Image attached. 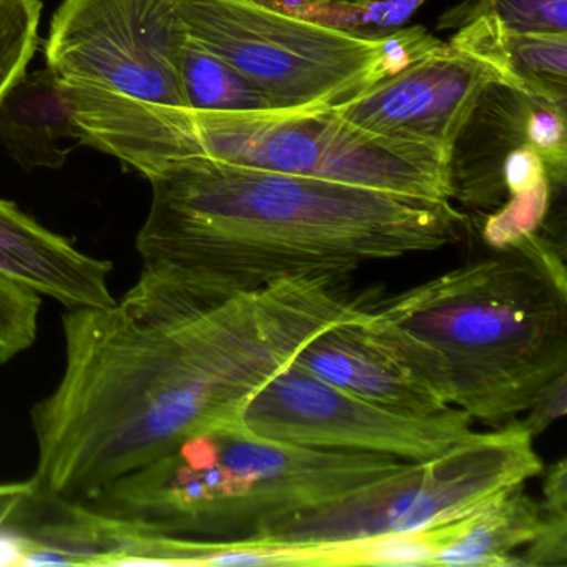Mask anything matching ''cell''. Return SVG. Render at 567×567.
<instances>
[{
    "mask_svg": "<svg viewBox=\"0 0 567 567\" xmlns=\"http://www.w3.org/2000/svg\"><path fill=\"white\" fill-rule=\"evenodd\" d=\"M540 523V504L526 493L524 484L509 487L470 516L444 524L434 564L519 566L513 553L533 543Z\"/></svg>",
    "mask_w": 567,
    "mask_h": 567,
    "instance_id": "16",
    "label": "cell"
},
{
    "mask_svg": "<svg viewBox=\"0 0 567 567\" xmlns=\"http://www.w3.org/2000/svg\"><path fill=\"white\" fill-rule=\"evenodd\" d=\"M89 144L145 178L188 158L451 200L450 154L354 127L331 107L208 112L101 92Z\"/></svg>",
    "mask_w": 567,
    "mask_h": 567,
    "instance_id": "4",
    "label": "cell"
},
{
    "mask_svg": "<svg viewBox=\"0 0 567 567\" xmlns=\"http://www.w3.org/2000/svg\"><path fill=\"white\" fill-rule=\"evenodd\" d=\"M540 473L533 434L523 423H511L473 433L437 456L406 463L331 503L270 520L247 540L313 553L421 533L470 516Z\"/></svg>",
    "mask_w": 567,
    "mask_h": 567,
    "instance_id": "7",
    "label": "cell"
},
{
    "mask_svg": "<svg viewBox=\"0 0 567 567\" xmlns=\"http://www.w3.org/2000/svg\"><path fill=\"white\" fill-rule=\"evenodd\" d=\"M566 270L544 238L471 261L383 300L363 327L446 406L513 420L567 374Z\"/></svg>",
    "mask_w": 567,
    "mask_h": 567,
    "instance_id": "3",
    "label": "cell"
},
{
    "mask_svg": "<svg viewBox=\"0 0 567 567\" xmlns=\"http://www.w3.org/2000/svg\"><path fill=\"white\" fill-rule=\"evenodd\" d=\"M187 41L175 0H64L45 58L64 81L187 107L181 79Z\"/></svg>",
    "mask_w": 567,
    "mask_h": 567,
    "instance_id": "9",
    "label": "cell"
},
{
    "mask_svg": "<svg viewBox=\"0 0 567 567\" xmlns=\"http://www.w3.org/2000/svg\"><path fill=\"white\" fill-rule=\"evenodd\" d=\"M360 308L313 334L291 363L331 386L391 410L423 414L447 410L398 354L363 327Z\"/></svg>",
    "mask_w": 567,
    "mask_h": 567,
    "instance_id": "12",
    "label": "cell"
},
{
    "mask_svg": "<svg viewBox=\"0 0 567 567\" xmlns=\"http://www.w3.org/2000/svg\"><path fill=\"white\" fill-rule=\"evenodd\" d=\"M0 142L25 172L61 168L79 134L65 82L52 69L25 71L0 97Z\"/></svg>",
    "mask_w": 567,
    "mask_h": 567,
    "instance_id": "14",
    "label": "cell"
},
{
    "mask_svg": "<svg viewBox=\"0 0 567 567\" xmlns=\"http://www.w3.org/2000/svg\"><path fill=\"white\" fill-rule=\"evenodd\" d=\"M457 28L451 41L486 62L501 84L567 109V32L513 31L487 16Z\"/></svg>",
    "mask_w": 567,
    "mask_h": 567,
    "instance_id": "15",
    "label": "cell"
},
{
    "mask_svg": "<svg viewBox=\"0 0 567 567\" xmlns=\"http://www.w3.org/2000/svg\"><path fill=\"white\" fill-rule=\"evenodd\" d=\"M566 384L567 374H563L553 384H549L546 391L534 401L533 406L527 410L529 416L523 424L533 436L543 433L553 421L566 413Z\"/></svg>",
    "mask_w": 567,
    "mask_h": 567,
    "instance_id": "22",
    "label": "cell"
},
{
    "mask_svg": "<svg viewBox=\"0 0 567 567\" xmlns=\"http://www.w3.org/2000/svg\"><path fill=\"white\" fill-rule=\"evenodd\" d=\"M566 109L494 82L450 152L451 200L494 214L506 202L503 174L517 152H543L559 181L567 174Z\"/></svg>",
    "mask_w": 567,
    "mask_h": 567,
    "instance_id": "11",
    "label": "cell"
},
{
    "mask_svg": "<svg viewBox=\"0 0 567 567\" xmlns=\"http://www.w3.org/2000/svg\"><path fill=\"white\" fill-rule=\"evenodd\" d=\"M41 16L42 0H0V97L28 71Z\"/></svg>",
    "mask_w": 567,
    "mask_h": 567,
    "instance_id": "18",
    "label": "cell"
},
{
    "mask_svg": "<svg viewBox=\"0 0 567 567\" xmlns=\"http://www.w3.org/2000/svg\"><path fill=\"white\" fill-rule=\"evenodd\" d=\"M31 481L18 484H0V526L14 523L19 511L31 496Z\"/></svg>",
    "mask_w": 567,
    "mask_h": 567,
    "instance_id": "24",
    "label": "cell"
},
{
    "mask_svg": "<svg viewBox=\"0 0 567 567\" xmlns=\"http://www.w3.org/2000/svg\"><path fill=\"white\" fill-rule=\"evenodd\" d=\"M42 297L0 277V364L34 344Z\"/></svg>",
    "mask_w": 567,
    "mask_h": 567,
    "instance_id": "20",
    "label": "cell"
},
{
    "mask_svg": "<svg viewBox=\"0 0 567 567\" xmlns=\"http://www.w3.org/2000/svg\"><path fill=\"white\" fill-rule=\"evenodd\" d=\"M112 264L79 250L71 240L0 200V277L68 308L114 303Z\"/></svg>",
    "mask_w": 567,
    "mask_h": 567,
    "instance_id": "13",
    "label": "cell"
},
{
    "mask_svg": "<svg viewBox=\"0 0 567 567\" xmlns=\"http://www.w3.org/2000/svg\"><path fill=\"white\" fill-rule=\"evenodd\" d=\"M520 566H566L567 514H544L539 533L527 544Z\"/></svg>",
    "mask_w": 567,
    "mask_h": 567,
    "instance_id": "21",
    "label": "cell"
},
{
    "mask_svg": "<svg viewBox=\"0 0 567 567\" xmlns=\"http://www.w3.org/2000/svg\"><path fill=\"white\" fill-rule=\"evenodd\" d=\"M487 16L506 29L523 32H567V0H474L446 14L447 25Z\"/></svg>",
    "mask_w": 567,
    "mask_h": 567,
    "instance_id": "19",
    "label": "cell"
},
{
    "mask_svg": "<svg viewBox=\"0 0 567 567\" xmlns=\"http://www.w3.org/2000/svg\"><path fill=\"white\" fill-rule=\"evenodd\" d=\"M343 278L245 288L200 268L144 261L121 300L69 308L64 371L31 411L34 493L89 503L188 434L234 420L313 334L361 307Z\"/></svg>",
    "mask_w": 567,
    "mask_h": 567,
    "instance_id": "1",
    "label": "cell"
},
{
    "mask_svg": "<svg viewBox=\"0 0 567 567\" xmlns=\"http://www.w3.org/2000/svg\"><path fill=\"white\" fill-rule=\"evenodd\" d=\"M496 72L456 42L436 48L350 101L333 105L344 121L381 137L450 154Z\"/></svg>",
    "mask_w": 567,
    "mask_h": 567,
    "instance_id": "10",
    "label": "cell"
},
{
    "mask_svg": "<svg viewBox=\"0 0 567 567\" xmlns=\"http://www.w3.org/2000/svg\"><path fill=\"white\" fill-rule=\"evenodd\" d=\"M271 2L288 9V11L310 18L311 9L317 6L334 9L367 8V6L378 4L384 0H271Z\"/></svg>",
    "mask_w": 567,
    "mask_h": 567,
    "instance_id": "25",
    "label": "cell"
},
{
    "mask_svg": "<svg viewBox=\"0 0 567 567\" xmlns=\"http://www.w3.org/2000/svg\"><path fill=\"white\" fill-rule=\"evenodd\" d=\"M245 430L315 450L424 461L470 437L471 416L391 410L331 386L290 363L258 386L235 413Z\"/></svg>",
    "mask_w": 567,
    "mask_h": 567,
    "instance_id": "8",
    "label": "cell"
},
{
    "mask_svg": "<svg viewBox=\"0 0 567 567\" xmlns=\"http://www.w3.org/2000/svg\"><path fill=\"white\" fill-rule=\"evenodd\" d=\"M566 461L560 460L546 473L544 480V501L540 511L544 514H567Z\"/></svg>",
    "mask_w": 567,
    "mask_h": 567,
    "instance_id": "23",
    "label": "cell"
},
{
    "mask_svg": "<svg viewBox=\"0 0 567 567\" xmlns=\"http://www.w3.org/2000/svg\"><path fill=\"white\" fill-rule=\"evenodd\" d=\"M188 35L237 69L275 111L333 107L436 48L424 28L361 35L270 0H175Z\"/></svg>",
    "mask_w": 567,
    "mask_h": 567,
    "instance_id": "6",
    "label": "cell"
},
{
    "mask_svg": "<svg viewBox=\"0 0 567 567\" xmlns=\"http://www.w3.org/2000/svg\"><path fill=\"white\" fill-rule=\"evenodd\" d=\"M152 204L135 247L144 261L200 268L255 288L300 275L436 251L463 238L451 200L334 184L210 158L147 178Z\"/></svg>",
    "mask_w": 567,
    "mask_h": 567,
    "instance_id": "2",
    "label": "cell"
},
{
    "mask_svg": "<svg viewBox=\"0 0 567 567\" xmlns=\"http://www.w3.org/2000/svg\"><path fill=\"white\" fill-rule=\"evenodd\" d=\"M406 463L268 440L234 417L188 434L84 506L157 536L247 539L270 520L331 503Z\"/></svg>",
    "mask_w": 567,
    "mask_h": 567,
    "instance_id": "5",
    "label": "cell"
},
{
    "mask_svg": "<svg viewBox=\"0 0 567 567\" xmlns=\"http://www.w3.org/2000/svg\"><path fill=\"white\" fill-rule=\"evenodd\" d=\"M185 104L192 111H270L267 99L224 59L188 35L181 64Z\"/></svg>",
    "mask_w": 567,
    "mask_h": 567,
    "instance_id": "17",
    "label": "cell"
}]
</instances>
